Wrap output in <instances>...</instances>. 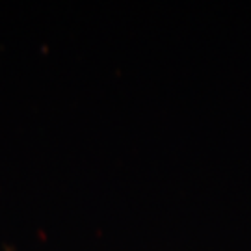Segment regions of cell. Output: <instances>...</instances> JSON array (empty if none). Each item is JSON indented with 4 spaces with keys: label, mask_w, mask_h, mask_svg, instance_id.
I'll return each mask as SVG.
<instances>
[]
</instances>
